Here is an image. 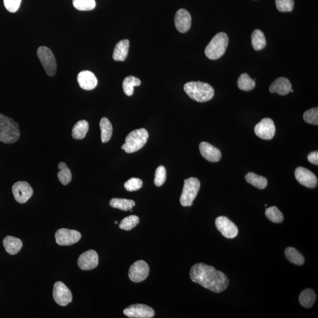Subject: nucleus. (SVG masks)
Returning a JSON list of instances; mask_svg holds the SVG:
<instances>
[{"label": "nucleus", "instance_id": "1", "mask_svg": "<svg viewBox=\"0 0 318 318\" xmlns=\"http://www.w3.org/2000/svg\"><path fill=\"white\" fill-rule=\"evenodd\" d=\"M191 280L213 292H223L229 285V279L223 273L203 263L195 264L190 272Z\"/></svg>", "mask_w": 318, "mask_h": 318}, {"label": "nucleus", "instance_id": "2", "mask_svg": "<svg viewBox=\"0 0 318 318\" xmlns=\"http://www.w3.org/2000/svg\"><path fill=\"white\" fill-rule=\"evenodd\" d=\"M184 90L193 101L204 103L210 101L214 95V90L210 84L201 82H190L184 86Z\"/></svg>", "mask_w": 318, "mask_h": 318}, {"label": "nucleus", "instance_id": "3", "mask_svg": "<svg viewBox=\"0 0 318 318\" xmlns=\"http://www.w3.org/2000/svg\"><path fill=\"white\" fill-rule=\"evenodd\" d=\"M18 123L0 113V141L6 144L16 142L20 137Z\"/></svg>", "mask_w": 318, "mask_h": 318}, {"label": "nucleus", "instance_id": "4", "mask_svg": "<svg viewBox=\"0 0 318 318\" xmlns=\"http://www.w3.org/2000/svg\"><path fill=\"white\" fill-rule=\"evenodd\" d=\"M229 43V38L227 34L221 32L217 33L205 48V55L208 59L215 60L223 56Z\"/></svg>", "mask_w": 318, "mask_h": 318}, {"label": "nucleus", "instance_id": "5", "mask_svg": "<svg viewBox=\"0 0 318 318\" xmlns=\"http://www.w3.org/2000/svg\"><path fill=\"white\" fill-rule=\"evenodd\" d=\"M149 138V133L145 129L133 130L126 137L125 143L121 145V149L126 153H132L140 150Z\"/></svg>", "mask_w": 318, "mask_h": 318}, {"label": "nucleus", "instance_id": "6", "mask_svg": "<svg viewBox=\"0 0 318 318\" xmlns=\"http://www.w3.org/2000/svg\"><path fill=\"white\" fill-rule=\"evenodd\" d=\"M200 181L196 178H190L184 181V186L180 202L183 206H191L200 189Z\"/></svg>", "mask_w": 318, "mask_h": 318}, {"label": "nucleus", "instance_id": "7", "mask_svg": "<svg viewBox=\"0 0 318 318\" xmlns=\"http://www.w3.org/2000/svg\"><path fill=\"white\" fill-rule=\"evenodd\" d=\"M37 53L46 74L51 77L55 76L57 71V63L51 50L45 46H41L38 48Z\"/></svg>", "mask_w": 318, "mask_h": 318}, {"label": "nucleus", "instance_id": "8", "mask_svg": "<svg viewBox=\"0 0 318 318\" xmlns=\"http://www.w3.org/2000/svg\"><path fill=\"white\" fill-rule=\"evenodd\" d=\"M55 237L57 243L60 246H69L78 242L82 235L75 230L63 228L56 232Z\"/></svg>", "mask_w": 318, "mask_h": 318}, {"label": "nucleus", "instance_id": "9", "mask_svg": "<svg viewBox=\"0 0 318 318\" xmlns=\"http://www.w3.org/2000/svg\"><path fill=\"white\" fill-rule=\"evenodd\" d=\"M149 266L144 260H137L130 266L129 277L133 282H142L146 279L149 274Z\"/></svg>", "mask_w": 318, "mask_h": 318}, {"label": "nucleus", "instance_id": "10", "mask_svg": "<svg viewBox=\"0 0 318 318\" xmlns=\"http://www.w3.org/2000/svg\"><path fill=\"white\" fill-rule=\"evenodd\" d=\"M53 298L56 303L60 306H67L71 303L72 296L70 289L62 282H57L53 288Z\"/></svg>", "mask_w": 318, "mask_h": 318}, {"label": "nucleus", "instance_id": "11", "mask_svg": "<svg viewBox=\"0 0 318 318\" xmlns=\"http://www.w3.org/2000/svg\"><path fill=\"white\" fill-rule=\"evenodd\" d=\"M15 200L20 204L28 202L33 194V189L28 182L20 181L15 183L12 187Z\"/></svg>", "mask_w": 318, "mask_h": 318}, {"label": "nucleus", "instance_id": "12", "mask_svg": "<svg viewBox=\"0 0 318 318\" xmlns=\"http://www.w3.org/2000/svg\"><path fill=\"white\" fill-rule=\"evenodd\" d=\"M256 135L263 140H271L275 136V126L270 118H263L255 126Z\"/></svg>", "mask_w": 318, "mask_h": 318}, {"label": "nucleus", "instance_id": "13", "mask_svg": "<svg viewBox=\"0 0 318 318\" xmlns=\"http://www.w3.org/2000/svg\"><path fill=\"white\" fill-rule=\"evenodd\" d=\"M124 313L126 316L132 318H151L155 315L154 310L144 304L130 305L124 310Z\"/></svg>", "mask_w": 318, "mask_h": 318}, {"label": "nucleus", "instance_id": "14", "mask_svg": "<svg viewBox=\"0 0 318 318\" xmlns=\"http://www.w3.org/2000/svg\"><path fill=\"white\" fill-rule=\"evenodd\" d=\"M215 225L218 231L227 238H234L238 233V229L236 225L227 217H218Z\"/></svg>", "mask_w": 318, "mask_h": 318}, {"label": "nucleus", "instance_id": "15", "mask_svg": "<svg viewBox=\"0 0 318 318\" xmlns=\"http://www.w3.org/2000/svg\"><path fill=\"white\" fill-rule=\"evenodd\" d=\"M297 181L308 188H315L317 185L316 176L308 168L298 167L295 172Z\"/></svg>", "mask_w": 318, "mask_h": 318}, {"label": "nucleus", "instance_id": "16", "mask_svg": "<svg viewBox=\"0 0 318 318\" xmlns=\"http://www.w3.org/2000/svg\"><path fill=\"white\" fill-rule=\"evenodd\" d=\"M78 266L83 271L94 269L98 266L99 256L94 250H89L80 255L78 260Z\"/></svg>", "mask_w": 318, "mask_h": 318}, {"label": "nucleus", "instance_id": "17", "mask_svg": "<svg viewBox=\"0 0 318 318\" xmlns=\"http://www.w3.org/2000/svg\"><path fill=\"white\" fill-rule=\"evenodd\" d=\"M175 24L179 32L185 33L188 32L191 24L190 14L185 9H180L176 14Z\"/></svg>", "mask_w": 318, "mask_h": 318}, {"label": "nucleus", "instance_id": "18", "mask_svg": "<svg viewBox=\"0 0 318 318\" xmlns=\"http://www.w3.org/2000/svg\"><path fill=\"white\" fill-rule=\"evenodd\" d=\"M199 150L201 155L209 162H219L222 158L220 150L206 141H203L199 144Z\"/></svg>", "mask_w": 318, "mask_h": 318}, {"label": "nucleus", "instance_id": "19", "mask_svg": "<svg viewBox=\"0 0 318 318\" xmlns=\"http://www.w3.org/2000/svg\"><path fill=\"white\" fill-rule=\"evenodd\" d=\"M78 82L80 87L86 90H93L98 83L96 77L90 71L80 72L78 76Z\"/></svg>", "mask_w": 318, "mask_h": 318}, {"label": "nucleus", "instance_id": "20", "mask_svg": "<svg viewBox=\"0 0 318 318\" xmlns=\"http://www.w3.org/2000/svg\"><path fill=\"white\" fill-rule=\"evenodd\" d=\"M292 89V84L288 79L279 78L276 79L270 87V91L272 93H278L284 95L290 93Z\"/></svg>", "mask_w": 318, "mask_h": 318}, {"label": "nucleus", "instance_id": "21", "mask_svg": "<svg viewBox=\"0 0 318 318\" xmlns=\"http://www.w3.org/2000/svg\"><path fill=\"white\" fill-rule=\"evenodd\" d=\"M3 245L8 254L12 255L18 254L22 247L21 239L11 236H7L4 239Z\"/></svg>", "mask_w": 318, "mask_h": 318}, {"label": "nucleus", "instance_id": "22", "mask_svg": "<svg viewBox=\"0 0 318 318\" xmlns=\"http://www.w3.org/2000/svg\"><path fill=\"white\" fill-rule=\"evenodd\" d=\"M129 44L128 40H121L116 44L113 54V58L114 61H123L127 58Z\"/></svg>", "mask_w": 318, "mask_h": 318}, {"label": "nucleus", "instance_id": "23", "mask_svg": "<svg viewBox=\"0 0 318 318\" xmlns=\"http://www.w3.org/2000/svg\"><path fill=\"white\" fill-rule=\"evenodd\" d=\"M89 125L86 120L77 122L72 130V137L76 140H82L86 137L89 131Z\"/></svg>", "mask_w": 318, "mask_h": 318}, {"label": "nucleus", "instance_id": "24", "mask_svg": "<svg viewBox=\"0 0 318 318\" xmlns=\"http://www.w3.org/2000/svg\"><path fill=\"white\" fill-rule=\"evenodd\" d=\"M101 130V139L103 143H107L110 140L113 133L112 125L108 118L103 117L100 121Z\"/></svg>", "mask_w": 318, "mask_h": 318}, {"label": "nucleus", "instance_id": "25", "mask_svg": "<svg viewBox=\"0 0 318 318\" xmlns=\"http://www.w3.org/2000/svg\"><path fill=\"white\" fill-rule=\"evenodd\" d=\"M245 180L248 183L259 189H264L267 185V181L263 176L250 172L245 176Z\"/></svg>", "mask_w": 318, "mask_h": 318}, {"label": "nucleus", "instance_id": "26", "mask_svg": "<svg viewBox=\"0 0 318 318\" xmlns=\"http://www.w3.org/2000/svg\"><path fill=\"white\" fill-rule=\"evenodd\" d=\"M316 294L311 289H306L302 291L300 296V302L303 307H312L316 301Z\"/></svg>", "mask_w": 318, "mask_h": 318}, {"label": "nucleus", "instance_id": "27", "mask_svg": "<svg viewBox=\"0 0 318 318\" xmlns=\"http://www.w3.org/2000/svg\"><path fill=\"white\" fill-rule=\"evenodd\" d=\"M251 40L253 48L256 51H261L266 47V38L261 30H255L252 34Z\"/></svg>", "mask_w": 318, "mask_h": 318}, {"label": "nucleus", "instance_id": "28", "mask_svg": "<svg viewBox=\"0 0 318 318\" xmlns=\"http://www.w3.org/2000/svg\"><path fill=\"white\" fill-rule=\"evenodd\" d=\"M286 257L289 262L297 265H302L305 262L303 255L296 249L292 247L286 248L285 251Z\"/></svg>", "mask_w": 318, "mask_h": 318}, {"label": "nucleus", "instance_id": "29", "mask_svg": "<svg viewBox=\"0 0 318 318\" xmlns=\"http://www.w3.org/2000/svg\"><path fill=\"white\" fill-rule=\"evenodd\" d=\"M109 204L112 208L128 211L135 206V202L126 199L113 198L111 199Z\"/></svg>", "mask_w": 318, "mask_h": 318}, {"label": "nucleus", "instance_id": "30", "mask_svg": "<svg viewBox=\"0 0 318 318\" xmlns=\"http://www.w3.org/2000/svg\"><path fill=\"white\" fill-rule=\"evenodd\" d=\"M140 84L141 81L139 79L135 76H128L125 79L124 82H123V89H124L126 95L128 96H131L133 94L134 87L139 86Z\"/></svg>", "mask_w": 318, "mask_h": 318}, {"label": "nucleus", "instance_id": "31", "mask_svg": "<svg viewBox=\"0 0 318 318\" xmlns=\"http://www.w3.org/2000/svg\"><path fill=\"white\" fill-rule=\"evenodd\" d=\"M255 86V80L252 79L247 74L241 75L237 80V86L241 90L251 91L254 89Z\"/></svg>", "mask_w": 318, "mask_h": 318}, {"label": "nucleus", "instance_id": "32", "mask_svg": "<svg viewBox=\"0 0 318 318\" xmlns=\"http://www.w3.org/2000/svg\"><path fill=\"white\" fill-rule=\"evenodd\" d=\"M58 167L60 171L57 175H58L59 181L62 183L63 185H68L72 179V175L70 170L69 169L67 164L64 162H60L59 164Z\"/></svg>", "mask_w": 318, "mask_h": 318}, {"label": "nucleus", "instance_id": "33", "mask_svg": "<svg viewBox=\"0 0 318 318\" xmlns=\"http://www.w3.org/2000/svg\"><path fill=\"white\" fill-rule=\"evenodd\" d=\"M265 215L268 219L275 224L282 223L284 219L282 212L276 206H272L267 208Z\"/></svg>", "mask_w": 318, "mask_h": 318}, {"label": "nucleus", "instance_id": "34", "mask_svg": "<svg viewBox=\"0 0 318 318\" xmlns=\"http://www.w3.org/2000/svg\"><path fill=\"white\" fill-rule=\"evenodd\" d=\"M139 222V217L135 215L129 216L124 218L121 221L119 228L123 230H125L126 231H129L135 228Z\"/></svg>", "mask_w": 318, "mask_h": 318}, {"label": "nucleus", "instance_id": "35", "mask_svg": "<svg viewBox=\"0 0 318 318\" xmlns=\"http://www.w3.org/2000/svg\"><path fill=\"white\" fill-rule=\"evenodd\" d=\"M72 5L77 10L90 11L95 7V0H72Z\"/></svg>", "mask_w": 318, "mask_h": 318}, {"label": "nucleus", "instance_id": "36", "mask_svg": "<svg viewBox=\"0 0 318 318\" xmlns=\"http://www.w3.org/2000/svg\"><path fill=\"white\" fill-rule=\"evenodd\" d=\"M276 6L281 12H291L293 10V0H275Z\"/></svg>", "mask_w": 318, "mask_h": 318}, {"label": "nucleus", "instance_id": "37", "mask_svg": "<svg viewBox=\"0 0 318 318\" xmlns=\"http://www.w3.org/2000/svg\"><path fill=\"white\" fill-rule=\"evenodd\" d=\"M304 119L308 124L314 125H318V108H312L309 109L304 114Z\"/></svg>", "mask_w": 318, "mask_h": 318}, {"label": "nucleus", "instance_id": "38", "mask_svg": "<svg viewBox=\"0 0 318 318\" xmlns=\"http://www.w3.org/2000/svg\"><path fill=\"white\" fill-rule=\"evenodd\" d=\"M166 170L163 166H160L156 168L154 183L156 186H162L166 181Z\"/></svg>", "mask_w": 318, "mask_h": 318}, {"label": "nucleus", "instance_id": "39", "mask_svg": "<svg viewBox=\"0 0 318 318\" xmlns=\"http://www.w3.org/2000/svg\"><path fill=\"white\" fill-rule=\"evenodd\" d=\"M143 182L139 178H133L128 180L125 183V187L126 190L134 191L139 190L142 187Z\"/></svg>", "mask_w": 318, "mask_h": 318}, {"label": "nucleus", "instance_id": "40", "mask_svg": "<svg viewBox=\"0 0 318 318\" xmlns=\"http://www.w3.org/2000/svg\"><path fill=\"white\" fill-rule=\"evenodd\" d=\"M21 3V0H4V5L6 10L10 13L17 12Z\"/></svg>", "mask_w": 318, "mask_h": 318}, {"label": "nucleus", "instance_id": "41", "mask_svg": "<svg viewBox=\"0 0 318 318\" xmlns=\"http://www.w3.org/2000/svg\"><path fill=\"white\" fill-rule=\"evenodd\" d=\"M308 160L310 163H311L315 165L318 164V152L317 151L313 152L308 156Z\"/></svg>", "mask_w": 318, "mask_h": 318}, {"label": "nucleus", "instance_id": "42", "mask_svg": "<svg viewBox=\"0 0 318 318\" xmlns=\"http://www.w3.org/2000/svg\"><path fill=\"white\" fill-rule=\"evenodd\" d=\"M114 224H118L117 221H115V222H114Z\"/></svg>", "mask_w": 318, "mask_h": 318}, {"label": "nucleus", "instance_id": "43", "mask_svg": "<svg viewBox=\"0 0 318 318\" xmlns=\"http://www.w3.org/2000/svg\"><path fill=\"white\" fill-rule=\"evenodd\" d=\"M290 91H291V92H293V90L292 89H291V90H290Z\"/></svg>", "mask_w": 318, "mask_h": 318}]
</instances>
